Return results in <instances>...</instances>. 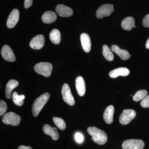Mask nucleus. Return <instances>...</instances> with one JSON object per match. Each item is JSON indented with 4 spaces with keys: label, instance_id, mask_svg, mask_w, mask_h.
<instances>
[{
    "label": "nucleus",
    "instance_id": "nucleus-8",
    "mask_svg": "<svg viewBox=\"0 0 149 149\" xmlns=\"http://www.w3.org/2000/svg\"><path fill=\"white\" fill-rule=\"evenodd\" d=\"M136 112L133 109H124L120 114L119 118V122L122 125H127L135 118Z\"/></svg>",
    "mask_w": 149,
    "mask_h": 149
},
{
    "label": "nucleus",
    "instance_id": "nucleus-26",
    "mask_svg": "<svg viewBox=\"0 0 149 149\" xmlns=\"http://www.w3.org/2000/svg\"><path fill=\"white\" fill-rule=\"evenodd\" d=\"M148 94V92L146 90H140L138 91L133 96V100L135 102H138L143 99Z\"/></svg>",
    "mask_w": 149,
    "mask_h": 149
},
{
    "label": "nucleus",
    "instance_id": "nucleus-6",
    "mask_svg": "<svg viewBox=\"0 0 149 149\" xmlns=\"http://www.w3.org/2000/svg\"><path fill=\"white\" fill-rule=\"evenodd\" d=\"M114 10L113 5L105 4L101 6L97 11L96 16L97 18L102 19L106 17L109 16Z\"/></svg>",
    "mask_w": 149,
    "mask_h": 149
},
{
    "label": "nucleus",
    "instance_id": "nucleus-22",
    "mask_svg": "<svg viewBox=\"0 0 149 149\" xmlns=\"http://www.w3.org/2000/svg\"><path fill=\"white\" fill-rule=\"evenodd\" d=\"M49 37L52 42L55 45H58L60 43L61 40V33L58 29H54L51 31Z\"/></svg>",
    "mask_w": 149,
    "mask_h": 149
},
{
    "label": "nucleus",
    "instance_id": "nucleus-19",
    "mask_svg": "<svg viewBox=\"0 0 149 149\" xmlns=\"http://www.w3.org/2000/svg\"><path fill=\"white\" fill-rule=\"evenodd\" d=\"M57 15L55 13L52 11H48L43 15L42 21L46 24H51L56 20Z\"/></svg>",
    "mask_w": 149,
    "mask_h": 149
},
{
    "label": "nucleus",
    "instance_id": "nucleus-11",
    "mask_svg": "<svg viewBox=\"0 0 149 149\" xmlns=\"http://www.w3.org/2000/svg\"><path fill=\"white\" fill-rule=\"evenodd\" d=\"M56 10L58 14L62 17H70L72 16L73 13L72 9L63 4L57 6Z\"/></svg>",
    "mask_w": 149,
    "mask_h": 149
},
{
    "label": "nucleus",
    "instance_id": "nucleus-1",
    "mask_svg": "<svg viewBox=\"0 0 149 149\" xmlns=\"http://www.w3.org/2000/svg\"><path fill=\"white\" fill-rule=\"evenodd\" d=\"M87 131L92 136L91 139L96 143L103 145L106 143L108 139L107 136L104 131L94 126L89 127Z\"/></svg>",
    "mask_w": 149,
    "mask_h": 149
},
{
    "label": "nucleus",
    "instance_id": "nucleus-20",
    "mask_svg": "<svg viewBox=\"0 0 149 149\" xmlns=\"http://www.w3.org/2000/svg\"><path fill=\"white\" fill-rule=\"evenodd\" d=\"M19 82L15 80H10L6 85V96L7 99H10L11 97L12 91L18 86Z\"/></svg>",
    "mask_w": 149,
    "mask_h": 149
},
{
    "label": "nucleus",
    "instance_id": "nucleus-35",
    "mask_svg": "<svg viewBox=\"0 0 149 149\" xmlns=\"http://www.w3.org/2000/svg\"><path fill=\"white\" fill-rule=\"evenodd\" d=\"M130 96H132V95H130Z\"/></svg>",
    "mask_w": 149,
    "mask_h": 149
},
{
    "label": "nucleus",
    "instance_id": "nucleus-33",
    "mask_svg": "<svg viewBox=\"0 0 149 149\" xmlns=\"http://www.w3.org/2000/svg\"><path fill=\"white\" fill-rule=\"evenodd\" d=\"M146 47L147 49H149V38L147 41L146 43Z\"/></svg>",
    "mask_w": 149,
    "mask_h": 149
},
{
    "label": "nucleus",
    "instance_id": "nucleus-2",
    "mask_svg": "<svg viewBox=\"0 0 149 149\" xmlns=\"http://www.w3.org/2000/svg\"><path fill=\"white\" fill-rule=\"evenodd\" d=\"M50 94L47 93H44L35 100L32 107L33 115L37 117L49 99Z\"/></svg>",
    "mask_w": 149,
    "mask_h": 149
},
{
    "label": "nucleus",
    "instance_id": "nucleus-23",
    "mask_svg": "<svg viewBox=\"0 0 149 149\" xmlns=\"http://www.w3.org/2000/svg\"><path fill=\"white\" fill-rule=\"evenodd\" d=\"M102 53L104 57L108 61H111L114 59V56L108 46L104 45L102 48Z\"/></svg>",
    "mask_w": 149,
    "mask_h": 149
},
{
    "label": "nucleus",
    "instance_id": "nucleus-5",
    "mask_svg": "<svg viewBox=\"0 0 149 149\" xmlns=\"http://www.w3.org/2000/svg\"><path fill=\"white\" fill-rule=\"evenodd\" d=\"M2 120L4 123L7 125L17 126L20 123L21 117L15 113L10 112L4 115Z\"/></svg>",
    "mask_w": 149,
    "mask_h": 149
},
{
    "label": "nucleus",
    "instance_id": "nucleus-12",
    "mask_svg": "<svg viewBox=\"0 0 149 149\" xmlns=\"http://www.w3.org/2000/svg\"><path fill=\"white\" fill-rule=\"evenodd\" d=\"M3 58L6 61L9 62L15 61V57L13 51L10 47L8 45L3 46L1 52Z\"/></svg>",
    "mask_w": 149,
    "mask_h": 149
},
{
    "label": "nucleus",
    "instance_id": "nucleus-16",
    "mask_svg": "<svg viewBox=\"0 0 149 149\" xmlns=\"http://www.w3.org/2000/svg\"><path fill=\"white\" fill-rule=\"evenodd\" d=\"M114 108L113 105L109 106L104 113V120L108 124H111L113 122V116L114 113Z\"/></svg>",
    "mask_w": 149,
    "mask_h": 149
},
{
    "label": "nucleus",
    "instance_id": "nucleus-13",
    "mask_svg": "<svg viewBox=\"0 0 149 149\" xmlns=\"http://www.w3.org/2000/svg\"><path fill=\"white\" fill-rule=\"evenodd\" d=\"M80 39L83 50L85 52H89L91 49V42L90 36L86 33H83L80 36Z\"/></svg>",
    "mask_w": 149,
    "mask_h": 149
},
{
    "label": "nucleus",
    "instance_id": "nucleus-29",
    "mask_svg": "<svg viewBox=\"0 0 149 149\" xmlns=\"http://www.w3.org/2000/svg\"><path fill=\"white\" fill-rule=\"evenodd\" d=\"M74 139L77 143H83V140H84V137L81 133H75V135H74Z\"/></svg>",
    "mask_w": 149,
    "mask_h": 149
},
{
    "label": "nucleus",
    "instance_id": "nucleus-31",
    "mask_svg": "<svg viewBox=\"0 0 149 149\" xmlns=\"http://www.w3.org/2000/svg\"><path fill=\"white\" fill-rule=\"evenodd\" d=\"M32 0H24V7L25 8L30 7L32 4Z\"/></svg>",
    "mask_w": 149,
    "mask_h": 149
},
{
    "label": "nucleus",
    "instance_id": "nucleus-3",
    "mask_svg": "<svg viewBox=\"0 0 149 149\" xmlns=\"http://www.w3.org/2000/svg\"><path fill=\"white\" fill-rule=\"evenodd\" d=\"M52 69V65L48 62H40L34 67L35 72L46 77L50 76Z\"/></svg>",
    "mask_w": 149,
    "mask_h": 149
},
{
    "label": "nucleus",
    "instance_id": "nucleus-17",
    "mask_svg": "<svg viewBox=\"0 0 149 149\" xmlns=\"http://www.w3.org/2000/svg\"><path fill=\"white\" fill-rule=\"evenodd\" d=\"M111 50L113 52L117 54L123 60H126L131 56L129 52L126 50L121 49L118 46L113 45L111 47Z\"/></svg>",
    "mask_w": 149,
    "mask_h": 149
},
{
    "label": "nucleus",
    "instance_id": "nucleus-30",
    "mask_svg": "<svg viewBox=\"0 0 149 149\" xmlns=\"http://www.w3.org/2000/svg\"><path fill=\"white\" fill-rule=\"evenodd\" d=\"M142 23L144 27H149V14L145 17L143 19Z\"/></svg>",
    "mask_w": 149,
    "mask_h": 149
},
{
    "label": "nucleus",
    "instance_id": "nucleus-25",
    "mask_svg": "<svg viewBox=\"0 0 149 149\" xmlns=\"http://www.w3.org/2000/svg\"><path fill=\"white\" fill-rule=\"evenodd\" d=\"M54 123L56 126L60 129L63 130L66 128V124L64 120L61 118L54 117L53 118Z\"/></svg>",
    "mask_w": 149,
    "mask_h": 149
},
{
    "label": "nucleus",
    "instance_id": "nucleus-24",
    "mask_svg": "<svg viewBox=\"0 0 149 149\" xmlns=\"http://www.w3.org/2000/svg\"><path fill=\"white\" fill-rule=\"evenodd\" d=\"M13 100L14 104L18 106H21L24 104L23 100L25 98L24 95H19L16 92H14L12 95Z\"/></svg>",
    "mask_w": 149,
    "mask_h": 149
},
{
    "label": "nucleus",
    "instance_id": "nucleus-4",
    "mask_svg": "<svg viewBox=\"0 0 149 149\" xmlns=\"http://www.w3.org/2000/svg\"><path fill=\"white\" fill-rule=\"evenodd\" d=\"M144 147L145 143L139 139H128L122 144V149H143Z\"/></svg>",
    "mask_w": 149,
    "mask_h": 149
},
{
    "label": "nucleus",
    "instance_id": "nucleus-15",
    "mask_svg": "<svg viewBox=\"0 0 149 149\" xmlns=\"http://www.w3.org/2000/svg\"><path fill=\"white\" fill-rule=\"evenodd\" d=\"M75 86L78 95L80 96H83L85 94L86 87L85 80L83 77L78 76L75 80Z\"/></svg>",
    "mask_w": 149,
    "mask_h": 149
},
{
    "label": "nucleus",
    "instance_id": "nucleus-34",
    "mask_svg": "<svg viewBox=\"0 0 149 149\" xmlns=\"http://www.w3.org/2000/svg\"><path fill=\"white\" fill-rule=\"evenodd\" d=\"M134 27V28H136V25H134V27Z\"/></svg>",
    "mask_w": 149,
    "mask_h": 149
},
{
    "label": "nucleus",
    "instance_id": "nucleus-21",
    "mask_svg": "<svg viewBox=\"0 0 149 149\" xmlns=\"http://www.w3.org/2000/svg\"><path fill=\"white\" fill-rule=\"evenodd\" d=\"M135 24V21L134 18L132 17H128L123 20L121 25L123 29L129 31L133 29Z\"/></svg>",
    "mask_w": 149,
    "mask_h": 149
},
{
    "label": "nucleus",
    "instance_id": "nucleus-9",
    "mask_svg": "<svg viewBox=\"0 0 149 149\" xmlns=\"http://www.w3.org/2000/svg\"><path fill=\"white\" fill-rule=\"evenodd\" d=\"M45 43V38L42 35H37L30 41L29 46L34 49L39 50L44 47Z\"/></svg>",
    "mask_w": 149,
    "mask_h": 149
},
{
    "label": "nucleus",
    "instance_id": "nucleus-27",
    "mask_svg": "<svg viewBox=\"0 0 149 149\" xmlns=\"http://www.w3.org/2000/svg\"><path fill=\"white\" fill-rule=\"evenodd\" d=\"M7 106L5 102L2 100L0 101V116H1L6 111Z\"/></svg>",
    "mask_w": 149,
    "mask_h": 149
},
{
    "label": "nucleus",
    "instance_id": "nucleus-14",
    "mask_svg": "<svg viewBox=\"0 0 149 149\" xmlns=\"http://www.w3.org/2000/svg\"><path fill=\"white\" fill-rule=\"evenodd\" d=\"M43 130L45 134L50 136L54 141H57L59 138L56 128H52L50 125L45 124L43 126Z\"/></svg>",
    "mask_w": 149,
    "mask_h": 149
},
{
    "label": "nucleus",
    "instance_id": "nucleus-18",
    "mask_svg": "<svg viewBox=\"0 0 149 149\" xmlns=\"http://www.w3.org/2000/svg\"><path fill=\"white\" fill-rule=\"evenodd\" d=\"M130 73L129 70L126 68L121 67L111 70L109 75L111 78H116L119 76H126Z\"/></svg>",
    "mask_w": 149,
    "mask_h": 149
},
{
    "label": "nucleus",
    "instance_id": "nucleus-32",
    "mask_svg": "<svg viewBox=\"0 0 149 149\" xmlns=\"http://www.w3.org/2000/svg\"><path fill=\"white\" fill-rule=\"evenodd\" d=\"M17 149H32L30 146H20L18 147Z\"/></svg>",
    "mask_w": 149,
    "mask_h": 149
},
{
    "label": "nucleus",
    "instance_id": "nucleus-10",
    "mask_svg": "<svg viewBox=\"0 0 149 149\" xmlns=\"http://www.w3.org/2000/svg\"><path fill=\"white\" fill-rule=\"evenodd\" d=\"M19 16V11L18 10L15 9L12 11L7 21V27L10 29L13 28L18 22Z\"/></svg>",
    "mask_w": 149,
    "mask_h": 149
},
{
    "label": "nucleus",
    "instance_id": "nucleus-28",
    "mask_svg": "<svg viewBox=\"0 0 149 149\" xmlns=\"http://www.w3.org/2000/svg\"><path fill=\"white\" fill-rule=\"evenodd\" d=\"M141 107L145 108L149 107V95L146 96L141 102Z\"/></svg>",
    "mask_w": 149,
    "mask_h": 149
},
{
    "label": "nucleus",
    "instance_id": "nucleus-7",
    "mask_svg": "<svg viewBox=\"0 0 149 149\" xmlns=\"http://www.w3.org/2000/svg\"><path fill=\"white\" fill-rule=\"evenodd\" d=\"M61 93L64 101L71 106L74 105L75 101L68 84L65 83L63 85Z\"/></svg>",
    "mask_w": 149,
    "mask_h": 149
}]
</instances>
